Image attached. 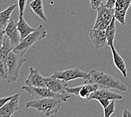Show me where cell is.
I'll return each mask as SVG.
<instances>
[{"instance_id": "26", "label": "cell", "mask_w": 131, "mask_h": 117, "mask_svg": "<svg viewBox=\"0 0 131 117\" xmlns=\"http://www.w3.org/2000/svg\"><path fill=\"white\" fill-rule=\"evenodd\" d=\"M113 101V100H110V99H101L99 100L98 101H99L100 104L102 105L103 109L106 108L107 106L110 104L111 101Z\"/></svg>"}, {"instance_id": "20", "label": "cell", "mask_w": 131, "mask_h": 117, "mask_svg": "<svg viewBox=\"0 0 131 117\" xmlns=\"http://www.w3.org/2000/svg\"><path fill=\"white\" fill-rule=\"evenodd\" d=\"M115 18H113L111 22L109 24L107 28L105 29L106 37H107V45L110 47L114 46V41L116 36V25Z\"/></svg>"}, {"instance_id": "23", "label": "cell", "mask_w": 131, "mask_h": 117, "mask_svg": "<svg viewBox=\"0 0 131 117\" xmlns=\"http://www.w3.org/2000/svg\"><path fill=\"white\" fill-rule=\"evenodd\" d=\"M91 8L93 10H97L103 4L105 0H89Z\"/></svg>"}, {"instance_id": "22", "label": "cell", "mask_w": 131, "mask_h": 117, "mask_svg": "<svg viewBox=\"0 0 131 117\" xmlns=\"http://www.w3.org/2000/svg\"><path fill=\"white\" fill-rule=\"evenodd\" d=\"M114 101L115 100H113L107 107L103 109L105 117H110L112 114L115 113V104Z\"/></svg>"}, {"instance_id": "16", "label": "cell", "mask_w": 131, "mask_h": 117, "mask_svg": "<svg viewBox=\"0 0 131 117\" xmlns=\"http://www.w3.org/2000/svg\"><path fill=\"white\" fill-rule=\"evenodd\" d=\"M110 47L112 54H113V61L115 65L120 70V72L122 73L123 77L126 78L128 75V72L127 66L124 60L121 56V55H119V53L117 52V51L116 50L114 46H111Z\"/></svg>"}, {"instance_id": "14", "label": "cell", "mask_w": 131, "mask_h": 117, "mask_svg": "<svg viewBox=\"0 0 131 117\" xmlns=\"http://www.w3.org/2000/svg\"><path fill=\"white\" fill-rule=\"evenodd\" d=\"M15 46L11 42L8 37L5 35L3 45L0 49V63L7 66V59L11 51H13Z\"/></svg>"}, {"instance_id": "12", "label": "cell", "mask_w": 131, "mask_h": 117, "mask_svg": "<svg viewBox=\"0 0 131 117\" xmlns=\"http://www.w3.org/2000/svg\"><path fill=\"white\" fill-rule=\"evenodd\" d=\"M5 34L15 47L21 41V38L18 29V21L11 19L5 30Z\"/></svg>"}, {"instance_id": "21", "label": "cell", "mask_w": 131, "mask_h": 117, "mask_svg": "<svg viewBox=\"0 0 131 117\" xmlns=\"http://www.w3.org/2000/svg\"><path fill=\"white\" fill-rule=\"evenodd\" d=\"M131 5V0H117L114 7V11L127 12Z\"/></svg>"}, {"instance_id": "8", "label": "cell", "mask_w": 131, "mask_h": 117, "mask_svg": "<svg viewBox=\"0 0 131 117\" xmlns=\"http://www.w3.org/2000/svg\"><path fill=\"white\" fill-rule=\"evenodd\" d=\"M19 94H15L12 99L0 108V117L12 116L13 114L19 109Z\"/></svg>"}, {"instance_id": "28", "label": "cell", "mask_w": 131, "mask_h": 117, "mask_svg": "<svg viewBox=\"0 0 131 117\" xmlns=\"http://www.w3.org/2000/svg\"><path fill=\"white\" fill-rule=\"evenodd\" d=\"M5 31H0V49L1 48L3 45L5 37Z\"/></svg>"}, {"instance_id": "25", "label": "cell", "mask_w": 131, "mask_h": 117, "mask_svg": "<svg viewBox=\"0 0 131 117\" xmlns=\"http://www.w3.org/2000/svg\"><path fill=\"white\" fill-rule=\"evenodd\" d=\"M15 95H12L11 96H7V97H1L0 98V108H1L2 106H4L6 103L11 100L13 97H14Z\"/></svg>"}, {"instance_id": "10", "label": "cell", "mask_w": 131, "mask_h": 117, "mask_svg": "<svg viewBox=\"0 0 131 117\" xmlns=\"http://www.w3.org/2000/svg\"><path fill=\"white\" fill-rule=\"evenodd\" d=\"M67 86V82L62 80L54 78L51 76L45 78V87L50 89L56 93H66L67 92L66 89Z\"/></svg>"}, {"instance_id": "13", "label": "cell", "mask_w": 131, "mask_h": 117, "mask_svg": "<svg viewBox=\"0 0 131 117\" xmlns=\"http://www.w3.org/2000/svg\"><path fill=\"white\" fill-rule=\"evenodd\" d=\"M29 74L24 82L25 85L34 87H45V77L40 74L39 70L33 67L29 69Z\"/></svg>"}, {"instance_id": "2", "label": "cell", "mask_w": 131, "mask_h": 117, "mask_svg": "<svg viewBox=\"0 0 131 117\" xmlns=\"http://www.w3.org/2000/svg\"><path fill=\"white\" fill-rule=\"evenodd\" d=\"M61 100L57 98L48 97L37 99L26 102V108H32L44 114L46 116H50L58 112L61 107Z\"/></svg>"}, {"instance_id": "3", "label": "cell", "mask_w": 131, "mask_h": 117, "mask_svg": "<svg viewBox=\"0 0 131 117\" xmlns=\"http://www.w3.org/2000/svg\"><path fill=\"white\" fill-rule=\"evenodd\" d=\"M47 34V31L44 26L42 24H40L36 31L32 32L21 40L19 44L14 48L13 51L16 54L24 55L35 43L46 38Z\"/></svg>"}, {"instance_id": "9", "label": "cell", "mask_w": 131, "mask_h": 117, "mask_svg": "<svg viewBox=\"0 0 131 117\" xmlns=\"http://www.w3.org/2000/svg\"><path fill=\"white\" fill-rule=\"evenodd\" d=\"M89 38L97 49H100L107 45L105 30L92 28L89 32Z\"/></svg>"}, {"instance_id": "5", "label": "cell", "mask_w": 131, "mask_h": 117, "mask_svg": "<svg viewBox=\"0 0 131 117\" xmlns=\"http://www.w3.org/2000/svg\"><path fill=\"white\" fill-rule=\"evenodd\" d=\"M21 89L31 96L37 99L53 97L61 100L62 102H66L71 97V94L68 92L63 94L56 93L45 87H34L25 85L21 87Z\"/></svg>"}, {"instance_id": "4", "label": "cell", "mask_w": 131, "mask_h": 117, "mask_svg": "<svg viewBox=\"0 0 131 117\" xmlns=\"http://www.w3.org/2000/svg\"><path fill=\"white\" fill-rule=\"evenodd\" d=\"M26 61L27 59L23 55L11 51L7 59L8 73L6 80L7 84L15 82L18 80L20 70Z\"/></svg>"}, {"instance_id": "1", "label": "cell", "mask_w": 131, "mask_h": 117, "mask_svg": "<svg viewBox=\"0 0 131 117\" xmlns=\"http://www.w3.org/2000/svg\"><path fill=\"white\" fill-rule=\"evenodd\" d=\"M88 74V80L85 82L94 83L99 88L114 89L122 92H125L127 90V86L125 83L104 72L92 69Z\"/></svg>"}, {"instance_id": "7", "label": "cell", "mask_w": 131, "mask_h": 117, "mask_svg": "<svg viewBox=\"0 0 131 117\" xmlns=\"http://www.w3.org/2000/svg\"><path fill=\"white\" fill-rule=\"evenodd\" d=\"M52 77L62 80L66 82L81 78L86 81L88 80L89 74L85 71L81 70L79 68H74L61 71H56L51 75Z\"/></svg>"}, {"instance_id": "19", "label": "cell", "mask_w": 131, "mask_h": 117, "mask_svg": "<svg viewBox=\"0 0 131 117\" xmlns=\"http://www.w3.org/2000/svg\"><path fill=\"white\" fill-rule=\"evenodd\" d=\"M18 29L20 33L22 40L28 34L36 31V28L30 26L24 19L23 16H19V20L18 21Z\"/></svg>"}, {"instance_id": "24", "label": "cell", "mask_w": 131, "mask_h": 117, "mask_svg": "<svg viewBox=\"0 0 131 117\" xmlns=\"http://www.w3.org/2000/svg\"><path fill=\"white\" fill-rule=\"evenodd\" d=\"M27 0H18V8L19 16H23L25 11Z\"/></svg>"}, {"instance_id": "11", "label": "cell", "mask_w": 131, "mask_h": 117, "mask_svg": "<svg viewBox=\"0 0 131 117\" xmlns=\"http://www.w3.org/2000/svg\"><path fill=\"white\" fill-rule=\"evenodd\" d=\"M123 96L116 92L108 90V89L99 88L91 94L87 100H99L101 99H110L113 100H122Z\"/></svg>"}, {"instance_id": "17", "label": "cell", "mask_w": 131, "mask_h": 117, "mask_svg": "<svg viewBox=\"0 0 131 117\" xmlns=\"http://www.w3.org/2000/svg\"><path fill=\"white\" fill-rule=\"evenodd\" d=\"M29 6L40 19L45 23L48 22V18L43 10V0H34L30 2Z\"/></svg>"}, {"instance_id": "15", "label": "cell", "mask_w": 131, "mask_h": 117, "mask_svg": "<svg viewBox=\"0 0 131 117\" xmlns=\"http://www.w3.org/2000/svg\"><path fill=\"white\" fill-rule=\"evenodd\" d=\"M18 7V4H12L4 11L0 12V31H5L11 19V15Z\"/></svg>"}, {"instance_id": "27", "label": "cell", "mask_w": 131, "mask_h": 117, "mask_svg": "<svg viewBox=\"0 0 131 117\" xmlns=\"http://www.w3.org/2000/svg\"><path fill=\"white\" fill-rule=\"evenodd\" d=\"M116 1L117 0H107L106 1L105 6L107 7L110 8V9H114Z\"/></svg>"}, {"instance_id": "18", "label": "cell", "mask_w": 131, "mask_h": 117, "mask_svg": "<svg viewBox=\"0 0 131 117\" xmlns=\"http://www.w3.org/2000/svg\"><path fill=\"white\" fill-rule=\"evenodd\" d=\"M98 88V87L94 83L84 82L83 85H81L78 97L82 99L88 100L92 93Z\"/></svg>"}, {"instance_id": "6", "label": "cell", "mask_w": 131, "mask_h": 117, "mask_svg": "<svg viewBox=\"0 0 131 117\" xmlns=\"http://www.w3.org/2000/svg\"><path fill=\"white\" fill-rule=\"evenodd\" d=\"M97 15L93 28L105 30L114 17V9L102 5L97 10Z\"/></svg>"}, {"instance_id": "29", "label": "cell", "mask_w": 131, "mask_h": 117, "mask_svg": "<svg viewBox=\"0 0 131 117\" xmlns=\"http://www.w3.org/2000/svg\"><path fill=\"white\" fill-rule=\"evenodd\" d=\"M122 116L123 117H131V112L128 110L127 109H125L123 111V112L122 113Z\"/></svg>"}, {"instance_id": "30", "label": "cell", "mask_w": 131, "mask_h": 117, "mask_svg": "<svg viewBox=\"0 0 131 117\" xmlns=\"http://www.w3.org/2000/svg\"><path fill=\"white\" fill-rule=\"evenodd\" d=\"M105 1H107V0H105Z\"/></svg>"}]
</instances>
